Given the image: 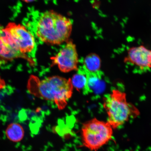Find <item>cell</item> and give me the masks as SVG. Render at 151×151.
<instances>
[{"instance_id":"9","label":"cell","mask_w":151,"mask_h":151,"mask_svg":"<svg viewBox=\"0 0 151 151\" xmlns=\"http://www.w3.org/2000/svg\"><path fill=\"white\" fill-rule=\"evenodd\" d=\"M82 68L86 73L87 79L86 87L83 92L85 94H101L105 88V83L102 77L101 71L89 73Z\"/></svg>"},{"instance_id":"1","label":"cell","mask_w":151,"mask_h":151,"mask_svg":"<svg viewBox=\"0 0 151 151\" xmlns=\"http://www.w3.org/2000/svg\"><path fill=\"white\" fill-rule=\"evenodd\" d=\"M27 88L31 94L54 102L60 110L67 106L68 100L72 95L73 88L71 78L53 76L40 80L35 76L30 77Z\"/></svg>"},{"instance_id":"4","label":"cell","mask_w":151,"mask_h":151,"mask_svg":"<svg viewBox=\"0 0 151 151\" xmlns=\"http://www.w3.org/2000/svg\"><path fill=\"white\" fill-rule=\"evenodd\" d=\"M113 130L110 124L94 118L84 123L81 129V140L85 147L98 151L112 139Z\"/></svg>"},{"instance_id":"5","label":"cell","mask_w":151,"mask_h":151,"mask_svg":"<svg viewBox=\"0 0 151 151\" xmlns=\"http://www.w3.org/2000/svg\"><path fill=\"white\" fill-rule=\"evenodd\" d=\"M4 29L19 52L28 58L33 65L35 62L32 57L36 43L33 34L25 26L14 22H9Z\"/></svg>"},{"instance_id":"12","label":"cell","mask_w":151,"mask_h":151,"mask_svg":"<svg viewBox=\"0 0 151 151\" xmlns=\"http://www.w3.org/2000/svg\"><path fill=\"white\" fill-rule=\"evenodd\" d=\"M77 71L76 74L73 75L71 79L72 84L73 87L76 88L78 91H83L87 81L86 76L83 68L78 69Z\"/></svg>"},{"instance_id":"14","label":"cell","mask_w":151,"mask_h":151,"mask_svg":"<svg viewBox=\"0 0 151 151\" xmlns=\"http://www.w3.org/2000/svg\"><path fill=\"white\" fill-rule=\"evenodd\" d=\"M22 1L25 2L26 3H31L35 1V0H22Z\"/></svg>"},{"instance_id":"7","label":"cell","mask_w":151,"mask_h":151,"mask_svg":"<svg viewBox=\"0 0 151 151\" xmlns=\"http://www.w3.org/2000/svg\"><path fill=\"white\" fill-rule=\"evenodd\" d=\"M18 58L27 60L32 65L29 60L19 50L4 28L0 26V68Z\"/></svg>"},{"instance_id":"6","label":"cell","mask_w":151,"mask_h":151,"mask_svg":"<svg viewBox=\"0 0 151 151\" xmlns=\"http://www.w3.org/2000/svg\"><path fill=\"white\" fill-rule=\"evenodd\" d=\"M52 66L56 65L60 71L66 73L78 70V56L76 45L69 40L55 55L51 58Z\"/></svg>"},{"instance_id":"13","label":"cell","mask_w":151,"mask_h":151,"mask_svg":"<svg viewBox=\"0 0 151 151\" xmlns=\"http://www.w3.org/2000/svg\"><path fill=\"white\" fill-rule=\"evenodd\" d=\"M6 86L5 81L3 79H2L0 76V90L3 89Z\"/></svg>"},{"instance_id":"3","label":"cell","mask_w":151,"mask_h":151,"mask_svg":"<svg viewBox=\"0 0 151 151\" xmlns=\"http://www.w3.org/2000/svg\"><path fill=\"white\" fill-rule=\"evenodd\" d=\"M124 92L114 89L104 98L103 107L108 116L107 122L113 129L123 125L130 118L139 114L138 109L128 102Z\"/></svg>"},{"instance_id":"8","label":"cell","mask_w":151,"mask_h":151,"mask_svg":"<svg viewBox=\"0 0 151 151\" xmlns=\"http://www.w3.org/2000/svg\"><path fill=\"white\" fill-rule=\"evenodd\" d=\"M124 62L137 66L142 70L150 69L151 68V50L143 46L132 47L128 50Z\"/></svg>"},{"instance_id":"2","label":"cell","mask_w":151,"mask_h":151,"mask_svg":"<svg viewBox=\"0 0 151 151\" xmlns=\"http://www.w3.org/2000/svg\"><path fill=\"white\" fill-rule=\"evenodd\" d=\"M72 29L70 19L53 10H50L42 13L38 18L35 33L41 42L58 45L69 40Z\"/></svg>"},{"instance_id":"11","label":"cell","mask_w":151,"mask_h":151,"mask_svg":"<svg viewBox=\"0 0 151 151\" xmlns=\"http://www.w3.org/2000/svg\"><path fill=\"white\" fill-rule=\"evenodd\" d=\"M101 65L99 56L95 53H91L85 58L83 68L88 72L94 73L100 70Z\"/></svg>"},{"instance_id":"10","label":"cell","mask_w":151,"mask_h":151,"mask_svg":"<svg viewBox=\"0 0 151 151\" xmlns=\"http://www.w3.org/2000/svg\"><path fill=\"white\" fill-rule=\"evenodd\" d=\"M6 135L9 140L17 142L23 139L24 131L23 127L18 123H12L7 126L5 131Z\"/></svg>"}]
</instances>
